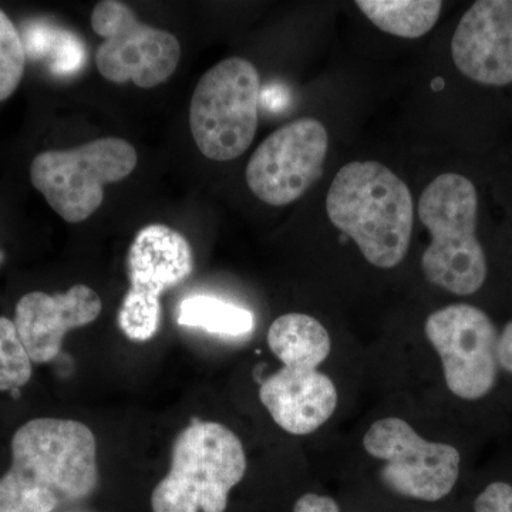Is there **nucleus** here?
<instances>
[{
	"mask_svg": "<svg viewBox=\"0 0 512 512\" xmlns=\"http://www.w3.org/2000/svg\"><path fill=\"white\" fill-rule=\"evenodd\" d=\"M99 484L92 429L76 420L40 417L12 439V466L0 478V512H53L89 497Z\"/></svg>",
	"mask_w": 512,
	"mask_h": 512,
	"instance_id": "nucleus-1",
	"label": "nucleus"
},
{
	"mask_svg": "<svg viewBox=\"0 0 512 512\" xmlns=\"http://www.w3.org/2000/svg\"><path fill=\"white\" fill-rule=\"evenodd\" d=\"M330 222L382 269L403 261L412 241L413 197L386 165L353 161L340 168L326 197Z\"/></svg>",
	"mask_w": 512,
	"mask_h": 512,
	"instance_id": "nucleus-2",
	"label": "nucleus"
},
{
	"mask_svg": "<svg viewBox=\"0 0 512 512\" xmlns=\"http://www.w3.org/2000/svg\"><path fill=\"white\" fill-rule=\"evenodd\" d=\"M478 195L460 174L434 178L419 201V217L431 242L421 268L430 284L456 295H473L487 278V259L477 239Z\"/></svg>",
	"mask_w": 512,
	"mask_h": 512,
	"instance_id": "nucleus-3",
	"label": "nucleus"
},
{
	"mask_svg": "<svg viewBox=\"0 0 512 512\" xmlns=\"http://www.w3.org/2000/svg\"><path fill=\"white\" fill-rule=\"evenodd\" d=\"M247 473L244 446L220 423L194 420L178 434L171 467L151 495L153 512H224Z\"/></svg>",
	"mask_w": 512,
	"mask_h": 512,
	"instance_id": "nucleus-4",
	"label": "nucleus"
},
{
	"mask_svg": "<svg viewBox=\"0 0 512 512\" xmlns=\"http://www.w3.org/2000/svg\"><path fill=\"white\" fill-rule=\"evenodd\" d=\"M261 77L254 64L229 57L201 77L190 104L192 137L202 156L231 161L251 147L259 123Z\"/></svg>",
	"mask_w": 512,
	"mask_h": 512,
	"instance_id": "nucleus-5",
	"label": "nucleus"
},
{
	"mask_svg": "<svg viewBox=\"0 0 512 512\" xmlns=\"http://www.w3.org/2000/svg\"><path fill=\"white\" fill-rule=\"evenodd\" d=\"M137 161L136 148L127 140L104 137L70 150L40 153L30 165V181L56 214L77 224L99 210L104 187L127 178Z\"/></svg>",
	"mask_w": 512,
	"mask_h": 512,
	"instance_id": "nucleus-6",
	"label": "nucleus"
},
{
	"mask_svg": "<svg viewBox=\"0 0 512 512\" xmlns=\"http://www.w3.org/2000/svg\"><path fill=\"white\" fill-rule=\"evenodd\" d=\"M194 269L190 242L164 224H150L137 232L127 254L130 289L119 311L121 332L133 342L157 335L161 322V295L180 285Z\"/></svg>",
	"mask_w": 512,
	"mask_h": 512,
	"instance_id": "nucleus-7",
	"label": "nucleus"
},
{
	"mask_svg": "<svg viewBox=\"0 0 512 512\" xmlns=\"http://www.w3.org/2000/svg\"><path fill=\"white\" fill-rule=\"evenodd\" d=\"M92 28L104 39L96 52V66L107 82H133L140 89H153L167 82L177 70L181 59L177 37L167 30L144 25L124 3H97Z\"/></svg>",
	"mask_w": 512,
	"mask_h": 512,
	"instance_id": "nucleus-8",
	"label": "nucleus"
},
{
	"mask_svg": "<svg viewBox=\"0 0 512 512\" xmlns=\"http://www.w3.org/2000/svg\"><path fill=\"white\" fill-rule=\"evenodd\" d=\"M367 453L384 461L382 480L394 493L439 501L453 490L460 474L456 447L431 443L399 417L377 420L363 439Z\"/></svg>",
	"mask_w": 512,
	"mask_h": 512,
	"instance_id": "nucleus-9",
	"label": "nucleus"
},
{
	"mask_svg": "<svg viewBox=\"0 0 512 512\" xmlns=\"http://www.w3.org/2000/svg\"><path fill=\"white\" fill-rule=\"evenodd\" d=\"M427 339L437 350L450 392L463 400L487 396L497 382L500 335L476 306L458 303L431 313Z\"/></svg>",
	"mask_w": 512,
	"mask_h": 512,
	"instance_id": "nucleus-10",
	"label": "nucleus"
},
{
	"mask_svg": "<svg viewBox=\"0 0 512 512\" xmlns=\"http://www.w3.org/2000/svg\"><path fill=\"white\" fill-rule=\"evenodd\" d=\"M328 150V130L319 120L308 117L285 124L252 154L249 190L272 207L292 204L318 181Z\"/></svg>",
	"mask_w": 512,
	"mask_h": 512,
	"instance_id": "nucleus-11",
	"label": "nucleus"
},
{
	"mask_svg": "<svg viewBox=\"0 0 512 512\" xmlns=\"http://www.w3.org/2000/svg\"><path fill=\"white\" fill-rule=\"evenodd\" d=\"M451 56L464 76L485 86L512 83V0H480L458 23Z\"/></svg>",
	"mask_w": 512,
	"mask_h": 512,
	"instance_id": "nucleus-12",
	"label": "nucleus"
},
{
	"mask_svg": "<svg viewBox=\"0 0 512 512\" xmlns=\"http://www.w3.org/2000/svg\"><path fill=\"white\" fill-rule=\"evenodd\" d=\"M101 309L100 296L86 285L56 295L30 292L16 305L15 326L32 363L42 365L56 359L70 330L93 323Z\"/></svg>",
	"mask_w": 512,
	"mask_h": 512,
	"instance_id": "nucleus-13",
	"label": "nucleus"
},
{
	"mask_svg": "<svg viewBox=\"0 0 512 512\" xmlns=\"http://www.w3.org/2000/svg\"><path fill=\"white\" fill-rule=\"evenodd\" d=\"M259 399L281 429L306 436L335 413L338 390L318 369L284 366L262 382Z\"/></svg>",
	"mask_w": 512,
	"mask_h": 512,
	"instance_id": "nucleus-14",
	"label": "nucleus"
},
{
	"mask_svg": "<svg viewBox=\"0 0 512 512\" xmlns=\"http://www.w3.org/2000/svg\"><path fill=\"white\" fill-rule=\"evenodd\" d=\"M269 349L284 366L318 369L330 355V336L325 326L305 313H286L268 330Z\"/></svg>",
	"mask_w": 512,
	"mask_h": 512,
	"instance_id": "nucleus-15",
	"label": "nucleus"
},
{
	"mask_svg": "<svg viewBox=\"0 0 512 512\" xmlns=\"http://www.w3.org/2000/svg\"><path fill=\"white\" fill-rule=\"evenodd\" d=\"M373 25L389 35L417 39L429 33L440 18V0H357Z\"/></svg>",
	"mask_w": 512,
	"mask_h": 512,
	"instance_id": "nucleus-16",
	"label": "nucleus"
},
{
	"mask_svg": "<svg viewBox=\"0 0 512 512\" xmlns=\"http://www.w3.org/2000/svg\"><path fill=\"white\" fill-rule=\"evenodd\" d=\"M177 322L224 336L247 335L254 329V316L247 309L204 295L184 299L178 306Z\"/></svg>",
	"mask_w": 512,
	"mask_h": 512,
	"instance_id": "nucleus-17",
	"label": "nucleus"
},
{
	"mask_svg": "<svg viewBox=\"0 0 512 512\" xmlns=\"http://www.w3.org/2000/svg\"><path fill=\"white\" fill-rule=\"evenodd\" d=\"M32 377V360L20 342L15 322L0 316V392L25 386Z\"/></svg>",
	"mask_w": 512,
	"mask_h": 512,
	"instance_id": "nucleus-18",
	"label": "nucleus"
},
{
	"mask_svg": "<svg viewBox=\"0 0 512 512\" xmlns=\"http://www.w3.org/2000/svg\"><path fill=\"white\" fill-rule=\"evenodd\" d=\"M26 50L22 36L9 16L0 9V101L18 89L25 73Z\"/></svg>",
	"mask_w": 512,
	"mask_h": 512,
	"instance_id": "nucleus-19",
	"label": "nucleus"
},
{
	"mask_svg": "<svg viewBox=\"0 0 512 512\" xmlns=\"http://www.w3.org/2000/svg\"><path fill=\"white\" fill-rule=\"evenodd\" d=\"M474 512H512V485L493 483L478 495Z\"/></svg>",
	"mask_w": 512,
	"mask_h": 512,
	"instance_id": "nucleus-20",
	"label": "nucleus"
},
{
	"mask_svg": "<svg viewBox=\"0 0 512 512\" xmlns=\"http://www.w3.org/2000/svg\"><path fill=\"white\" fill-rule=\"evenodd\" d=\"M293 512H340L338 504L329 497L305 494L296 501Z\"/></svg>",
	"mask_w": 512,
	"mask_h": 512,
	"instance_id": "nucleus-21",
	"label": "nucleus"
},
{
	"mask_svg": "<svg viewBox=\"0 0 512 512\" xmlns=\"http://www.w3.org/2000/svg\"><path fill=\"white\" fill-rule=\"evenodd\" d=\"M498 362L507 372L512 373V322L505 326L498 343Z\"/></svg>",
	"mask_w": 512,
	"mask_h": 512,
	"instance_id": "nucleus-22",
	"label": "nucleus"
},
{
	"mask_svg": "<svg viewBox=\"0 0 512 512\" xmlns=\"http://www.w3.org/2000/svg\"><path fill=\"white\" fill-rule=\"evenodd\" d=\"M3 261H5V252L0 249V265L3 264Z\"/></svg>",
	"mask_w": 512,
	"mask_h": 512,
	"instance_id": "nucleus-23",
	"label": "nucleus"
}]
</instances>
